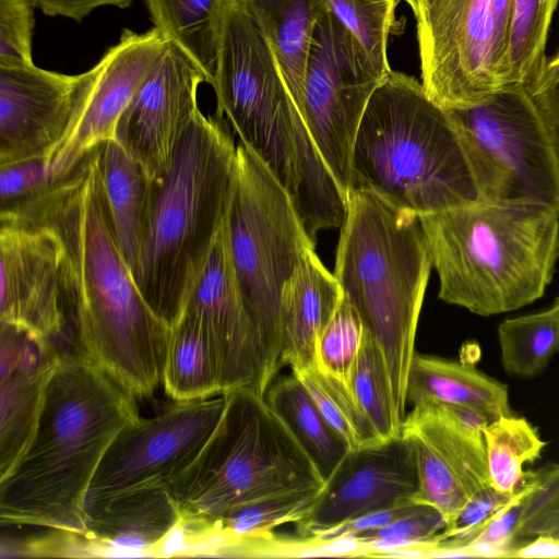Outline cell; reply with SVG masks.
I'll return each mask as SVG.
<instances>
[{
    "label": "cell",
    "instance_id": "obj_1",
    "mask_svg": "<svg viewBox=\"0 0 559 559\" xmlns=\"http://www.w3.org/2000/svg\"><path fill=\"white\" fill-rule=\"evenodd\" d=\"M1 210L57 233L76 349L135 399L151 397L162 385L171 326L147 304L117 246L99 146L68 174Z\"/></svg>",
    "mask_w": 559,
    "mask_h": 559
},
{
    "label": "cell",
    "instance_id": "obj_2",
    "mask_svg": "<svg viewBox=\"0 0 559 559\" xmlns=\"http://www.w3.org/2000/svg\"><path fill=\"white\" fill-rule=\"evenodd\" d=\"M135 397L80 350L61 353L33 436L0 478V521L86 535L85 500L117 435L140 418Z\"/></svg>",
    "mask_w": 559,
    "mask_h": 559
},
{
    "label": "cell",
    "instance_id": "obj_3",
    "mask_svg": "<svg viewBox=\"0 0 559 559\" xmlns=\"http://www.w3.org/2000/svg\"><path fill=\"white\" fill-rule=\"evenodd\" d=\"M212 86L215 116L267 167L312 240L341 227L347 200L295 105L277 61L250 14L226 0Z\"/></svg>",
    "mask_w": 559,
    "mask_h": 559
},
{
    "label": "cell",
    "instance_id": "obj_4",
    "mask_svg": "<svg viewBox=\"0 0 559 559\" xmlns=\"http://www.w3.org/2000/svg\"><path fill=\"white\" fill-rule=\"evenodd\" d=\"M236 150L224 119L199 109L167 174L150 182L134 281L171 328L183 316L227 219Z\"/></svg>",
    "mask_w": 559,
    "mask_h": 559
},
{
    "label": "cell",
    "instance_id": "obj_5",
    "mask_svg": "<svg viewBox=\"0 0 559 559\" xmlns=\"http://www.w3.org/2000/svg\"><path fill=\"white\" fill-rule=\"evenodd\" d=\"M352 190L417 216L483 201L447 109L420 81L391 70L361 117L350 158Z\"/></svg>",
    "mask_w": 559,
    "mask_h": 559
},
{
    "label": "cell",
    "instance_id": "obj_6",
    "mask_svg": "<svg viewBox=\"0 0 559 559\" xmlns=\"http://www.w3.org/2000/svg\"><path fill=\"white\" fill-rule=\"evenodd\" d=\"M438 297L487 317L539 299L559 259V213L476 202L419 216Z\"/></svg>",
    "mask_w": 559,
    "mask_h": 559
},
{
    "label": "cell",
    "instance_id": "obj_7",
    "mask_svg": "<svg viewBox=\"0 0 559 559\" xmlns=\"http://www.w3.org/2000/svg\"><path fill=\"white\" fill-rule=\"evenodd\" d=\"M334 275L386 362L401 426L415 336L432 263L419 216L352 190Z\"/></svg>",
    "mask_w": 559,
    "mask_h": 559
},
{
    "label": "cell",
    "instance_id": "obj_8",
    "mask_svg": "<svg viewBox=\"0 0 559 559\" xmlns=\"http://www.w3.org/2000/svg\"><path fill=\"white\" fill-rule=\"evenodd\" d=\"M223 394L225 406L217 426L168 487L180 518L213 523L245 504L324 487L264 396L248 388Z\"/></svg>",
    "mask_w": 559,
    "mask_h": 559
},
{
    "label": "cell",
    "instance_id": "obj_9",
    "mask_svg": "<svg viewBox=\"0 0 559 559\" xmlns=\"http://www.w3.org/2000/svg\"><path fill=\"white\" fill-rule=\"evenodd\" d=\"M240 293L275 378L282 367V295L316 241L307 234L289 194L242 143L227 217Z\"/></svg>",
    "mask_w": 559,
    "mask_h": 559
},
{
    "label": "cell",
    "instance_id": "obj_10",
    "mask_svg": "<svg viewBox=\"0 0 559 559\" xmlns=\"http://www.w3.org/2000/svg\"><path fill=\"white\" fill-rule=\"evenodd\" d=\"M447 110L483 201L559 213V157L528 90L507 86L479 104Z\"/></svg>",
    "mask_w": 559,
    "mask_h": 559
},
{
    "label": "cell",
    "instance_id": "obj_11",
    "mask_svg": "<svg viewBox=\"0 0 559 559\" xmlns=\"http://www.w3.org/2000/svg\"><path fill=\"white\" fill-rule=\"evenodd\" d=\"M385 75L325 1L312 33L297 108L345 198L352 186L356 133L371 95Z\"/></svg>",
    "mask_w": 559,
    "mask_h": 559
},
{
    "label": "cell",
    "instance_id": "obj_12",
    "mask_svg": "<svg viewBox=\"0 0 559 559\" xmlns=\"http://www.w3.org/2000/svg\"><path fill=\"white\" fill-rule=\"evenodd\" d=\"M416 23L420 82L441 107L474 106L509 86L491 0H433Z\"/></svg>",
    "mask_w": 559,
    "mask_h": 559
},
{
    "label": "cell",
    "instance_id": "obj_13",
    "mask_svg": "<svg viewBox=\"0 0 559 559\" xmlns=\"http://www.w3.org/2000/svg\"><path fill=\"white\" fill-rule=\"evenodd\" d=\"M225 406L224 394L175 402L126 426L107 449L90 485L85 511L118 496L168 488L194 461Z\"/></svg>",
    "mask_w": 559,
    "mask_h": 559
},
{
    "label": "cell",
    "instance_id": "obj_14",
    "mask_svg": "<svg viewBox=\"0 0 559 559\" xmlns=\"http://www.w3.org/2000/svg\"><path fill=\"white\" fill-rule=\"evenodd\" d=\"M0 214V322L55 343L72 331L60 238L31 216Z\"/></svg>",
    "mask_w": 559,
    "mask_h": 559
},
{
    "label": "cell",
    "instance_id": "obj_15",
    "mask_svg": "<svg viewBox=\"0 0 559 559\" xmlns=\"http://www.w3.org/2000/svg\"><path fill=\"white\" fill-rule=\"evenodd\" d=\"M203 72L171 41L121 114L115 140L152 182L167 174L197 111Z\"/></svg>",
    "mask_w": 559,
    "mask_h": 559
},
{
    "label": "cell",
    "instance_id": "obj_16",
    "mask_svg": "<svg viewBox=\"0 0 559 559\" xmlns=\"http://www.w3.org/2000/svg\"><path fill=\"white\" fill-rule=\"evenodd\" d=\"M166 41L156 27L141 34L124 29L119 41L85 72L68 131L48 166L55 178L115 140L121 114L154 69Z\"/></svg>",
    "mask_w": 559,
    "mask_h": 559
},
{
    "label": "cell",
    "instance_id": "obj_17",
    "mask_svg": "<svg viewBox=\"0 0 559 559\" xmlns=\"http://www.w3.org/2000/svg\"><path fill=\"white\" fill-rule=\"evenodd\" d=\"M417 489L415 453L406 437L349 450L310 511L295 523L297 533L323 535L369 512L413 500Z\"/></svg>",
    "mask_w": 559,
    "mask_h": 559
},
{
    "label": "cell",
    "instance_id": "obj_18",
    "mask_svg": "<svg viewBox=\"0 0 559 559\" xmlns=\"http://www.w3.org/2000/svg\"><path fill=\"white\" fill-rule=\"evenodd\" d=\"M185 312L201 321L214 343L223 393L248 388L264 396L274 377L240 293L227 219Z\"/></svg>",
    "mask_w": 559,
    "mask_h": 559
},
{
    "label": "cell",
    "instance_id": "obj_19",
    "mask_svg": "<svg viewBox=\"0 0 559 559\" xmlns=\"http://www.w3.org/2000/svg\"><path fill=\"white\" fill-rule=\"evenodd\" d=\"M81 74H63L35 66H0V167L49 163L71 122Z\"/></svg>",
    "mask_w": 559,
    "mask_h": 559
},
{
    "label": "cell",
    "instance_id": "obj_20",
    "mask_svg": "<svg viewBox=\"0 0 559 559\" xmlns=\"http://www.w3.org/2000/svg\"><path fill=\"white\" fill-rule=\"evenodd\" d=\"M401 435L414 449L418 489L413 501L436 508L449 525L465 503L491 486L484 440L450 421L435 405H415Z\"/></svg>",
    "mask_w": 559,
    "mask_h": 559
},
{
    "label": "cell",
    "instance_id": "obj_21",
    "mask_svg": "<svg viewBox=\"0 0 559 559\" xmlns=\"http://www.w3.org/2000/svg\"><path fill=\"white\" fill-rule=\"evenodd\" d=\"M61 352L9 324L0 329V478L27 447Z\"/></svg>",
    "mask_w": 559,
    "mask_h": 559
},
{
    "label": "cell",
    "instance_id": "obj_22",
    "mask_svg": "<svg viewBox=\"0 0 559 559\" xmlns=\"http://www.w3.org/2000/svg\"><path fill=\"white\" fill-rule=\"evenodd\" d=\"M86 537L98 557H154L180 513L168 488L124 493L85 511Z\"/></svg>",
    "mask_w": 559,
    "mask_h": 559
},
{
    "label": "cell",
    "instance_id": "obj_23",
    "mask_svg": "<svg viewBox=\"0 0 559 559\" xmlns=\"http://www.w3.org/2000/svg\"><path fill=\"white\" fill-rule=\"evenodd\" d=\"M342 297L334 273L328 271L314 250L309 251L282 295V366L299 371L316 365L317 342Z\"/></svg>",
    "mask_w": 559,
    "mask_h": 559
},
{
    "label": "cell",
    "instance_id": "obj_24",
    "mask_svg": "<svg viewBox=\"0 0 559 559\" xmlns=\"http://www.w3.org/2000/svg\"><path fill=\"white\" fill-rule=\"evenodd\" d=\"M406 401L413 406L451 404L476 408L490 418L514 415L508 386L475 367L415 353Z\"/></svg>",
    "mask_w": 559,
    "mask_h": 559
},
{
    "label": "cell",
    "instance_id": "obj_25",
    "mask_svg": "<svg viewBox=\"0 0 559 559\" xmlns=\"http://www.w3.org/2000/svg\"><path fill=\"white\" fill-rule=\"evenodd\" d=\"M266 39L297 106L314 25L325 0H237Z\"/></svg>",
    "mask_w": 559,
    "mask_h": 559
},
{
    "label": "cell",
    "instance_id": "obj_26",
    "mask_svg": "<svg viewBox=\"0 0 559 559\" xmlns=\"http://www.w3.org/2000/svg\"><path fill=\"white\" fill-rule=\"evenodd\" d=\"M99 150L114 236L134 277L145 233L150 181L116 140L100 144Z\"/></svg>",
    "mask_w": 559,
    "mask_h": 559
},
{
    "label": "cell",
    "instance_id": "obj_27",
    "mask_svg": "<svg viewBox=\"0 0 559 559\" xmlns=\"http://www.w3.org/2000/svg\"><path fill=\"white\" fill-rule=\"evenodd\" d=\"M264 400L305 451L325 484L349 452L348 442L324 418L293 372L270 384Z\"/></svg>",
    "mask_w": 559,
    "mask_h": 559
},
{
    "label": "cell",
    "instance_id": "obj_28",
    "mask_svg": "<svg viewBox=\"0 0 559 559\" xmlns=\"http://www.w3.org/2000/svg\"><path fill=\"white\" fill-rule=\"evenodd\" d=\"M162 385L175 402L223 394L216 348L204 325L190 312L171 328Z\"/></svg>",
    "mask_w": 559,
    "mask_h": 559
},
{
    "label": "cell",
    "instance_id": "obj_29",
    "mask_svg": "<svg viewBox=\"0 0 559 559\" xmlns=\"http://www.w3.org/2000/svg\"><path fill=\"white\" fill-rule=\"evenodd\" d=\"M151 20L212 85L226 0H145Z\"/></svg>",
    "mask_w": 559,
    "mask_h": 559
},
{
    "label": "cell",
    "instance_id": "obj_30",
    "mask_svg": "<svg viewBox=\"0 0 559 559\" xmlns=\"http://www.w3.org/2000/svg\"><path fill=\"white\" fill-rule=\"evenodd\" d=\"M559 0H511L507 41L509 86L531 90L546 61V43Z\"/></svg>",
    "mask_w": 559,
    "mask_h": 559
},
{
    "label": "cell",
    "instance_id": "obj_31",
    "mask_svg": "<svg viewBox=\"0 0 559 559\" xmlns=\"http://www.w3.org/2000/svg\"><path fill=\"white\" fill-rule=\"evenodd\" d=\"M490 485L499 492H515L525 479L523 465L539 459L546 442L522 417L501 416L484 429Z\"/></svg>",
    "mask_w": 559,
    "mask_h": 559
},
{
    "label": "cell",
    "instance_id": "obj_32",
    "mask_svg": "<svg viewBox=\"0 0 559 559\" xmlns=\"http://www.w3.org/2000/svg\"><path fill=\"white\" fill-rule=\"evenodd\" d=\"M504 370L521 378L540 373L559 352V317L548 310L507 319L498 326Z\"/></svg>",
    "mask_w": 559,
    "mask_h": 559
},
{
    "label": "cell",
    "instance_id": "obj_33",
    "mask_svg": "<svg viewBox=\"0 0 559 559\" xmlns=\"http://www.w3.org/2000/svg\"><path fill=\"white\" fill-rule=\"evenodd\" d=\"M292 372L304 384L329 424L348 442L350 450L386 441L377 431L348 383L321 371L316 365Z\"/></svg>",
    "mask_w": 559,
    "mask_h": 559
},
{
    "label": "cell",
    "instance_id": "obj_34",
    "mask_svg": "<svg viewBox=\"0 0 559 559\" xmlns=\"http://www.w3.org/2000/svg\"><path fill=\"white\" fill-rule=\"evenodd\" d=\"M348 384L383 440L401 436L384 355L365 331Z\"/></svg>",
    "mask_w": 559,
    "mask_h": 559
},
{
    "label": "cell",
    "instance_id": "obj_35",
    "mask_svg": "<svg viewBox=\"0 0 559 559\" xmlns=\"http://www.w3.org/2000/svg\"><path fill=\"white\" fill-rule=\"evenodd\" d=\"M321 490L265 498L236 508L213 524L233 537L237 542L236 546L239 542L270 538L277 526L301 520L310 511Z\"/></svg>",
    "mask_w": 559,
    "mask_h": 559
},
{
    "label": "cell",
    "instance_id": "obj_36",
    "mask_svg": "<svg viewBox=\"0 0 559 559\" xmlns=\"http://www.w3.org/2000/svg\"><path fill=\"white\" fill-rule=\"evenodd\" d=\"M335 17L354 35L374 66L391 71L386 49L396 0H325Z\"/></svg>",
    "mask_w": 559,
    "mask_h": 559
},
{
    "label": "cell",
    "instance_id": "obj_37",
    "mask_svg": "<svg viewBox=\"0 0 559 559\" xmlns=\"http://www.w3.org/2000/svg\"><path fill=\"white\" fill-rule=\"evenodd\" d=\"M364 337L360 317L347 297L342 300L316 346V366L346 383Z\"/></svg>",
    "mask_w": 559,
    "mask_h": 559
},
{
    "label": "cell",
    "instance_id": "obj_38",
    "mask_svg": "<svg viewBox=\"0 0 559 559\" xmlns=\"http://www.w3.org/2000/svg\"><path fill=\"white\" fill-rule=\"evenodd\" d=\"M444 527L442 514L436 508L423 504L406 516L356 537L365 546L364 557H390L396 550L411 547H427L432 554L437 535Z\"/></svg>",
    "mask_w": 559,
    "mask_h": 559
},
{
    "label": "cell",
    "instance_id": "obj_39",
    "mask_svg": "<svg viewBox=\"0 0 559 559\" xmlns=\"http://www.w3.org/2000/svg\"><path fill=\"white\" fill-rule=\"evenodd\" d=\"M532 475L535 488L524 500L514 532L515 547L518 542L523 544L538 535L559 538V464H547Z\"/></svg>",
    "mask_w": 559,
    "mask_h": 559
},
{
    "label": "cell",
    "instance_id": "obj_40",
    "mask_svg": "<svg viewBox=\"0 0 559 559\" xmlns=\"http://www.w3.org/2000/svg\"><path fill=\"white\" fill-rule=\"evenodd\" d=\"M32 0H0V66L32 64Z\"/></svg>",
    "mask_w": 559,
    "mask_h": 559
},
{
    "label": "cell",
    "instance_id": "obj_41",
    "mask_svg": "<svg viewBox=\"0 0 559 559\" xmlns=\"http://www.w3.org/2000/svg\"><path fill=\"white\" fill-rule=\"evenodd\" d=\"M1 206L16 202L39 191L56 178L46 160H28L0 167Z\"/></svg>",
    "mask_w": 559,
    "mask_h": 559
},
{
    "label": "cell",
    "instance_id": "obj_42",
    "mask_svg": "<svg viewBox=\"0 0 559 559\" xmlns=\"http://www.w3.org/2000/svg\"><path fill=\"white\" fill-rule=\"evenodd\" d=\"M530 93L545 120L559 157V49L546 58Z\"/></svg>",
    "mask_w": 559,
    "mask_h": 559
},
{
    "label": "cell",
    "instance_id": "obj_43",
    "mask_svg": "<svg viewBox=\"0 0 559 559\" xmlns=\"http://www.w3.org/2000/svg\"><path fill=\"white\" fill-rule=\"evenodd\" d=\"M421 506L423 504L413 500L403 501L389 508L372 511L347 521L341 526L318 536L323 538H333L344 535L359 536L361 534L381 528L403 516H406L417 511Z\"/></svg>",
    "mask_w": 559,
    "mask_h": 559
},
{
    "label": "cell",
    "instance_id": "obj_44",
    "mask_svg": "<svg viewBox=\"0 0 559 559\" xmlns=\"http://www.w3.org/2000/svg\"><path fill=\"white\" fill-rule=\"evenodd\" d=\"M35 8L48 16H63L81 22L99 7L128 8L134 0H32Z\"/></svg>",
    "mask_w": 559,
    "mask_h": 559
},
{
    "label": "cell",
    "instance_id": "obj_45",
    "mask_svg": "<svg viewBox=\"0 0 559 559\" xmlns=\"http://www.w3.org/2000/svg\"><path fill=\"white\" fill-rule=\"evenodd\" d=\"M509 557L559 558V538L538 535L515 547Z\"/></svg>",
    "mask_w": 559,
    "mask_h": 559
},
{
    "label": "cell",
    "instance_id": "obj_46",
    "mask_svg": "<svg viewBox=\"0 0 559 559\" xmlns=\"http://www.w3.org/2000/svg\"><path fill=\"white\" fill-rule=\"evenodd\" d=\"M411 8L415 19L420 17L431 5L433 0H404Z\"/></svg>",
    "mask_w": 559,
    "mask_h": 559
},
{
    "label": "cell",
    "instance_id": "obj_47",
    "mask_svg": "<svg viewBox=\"0 0 559 559\" xmlns=\"http://www.w3.org/2000/svg\"><path fill=\"white\" fill-rule=\"evenodd\" d=\"M551 309L558 314L559 317V297L555 299L554 305L551 306Z\"/></svg>",
    "mask_w": 559,
    "mask_h": 559
}]
</instances>
